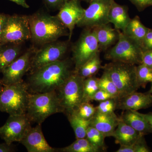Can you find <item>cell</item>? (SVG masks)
<instances>
[{
    "label": "cell",
    "instance_id": "cell-1",
    "mask_svg": "<svg viewBox=\"0 0 152 152\" xmlns=\"http://www.w3.org/2000/svg\"><path fill=\"white\" fill-rule=\"evenodd\" d=\"M72 62L69 59H62L31 73L27 83L29 91L32 93L57 91L73 73Z\"/></svg>",
    "mask_w": 152,
    "mask_h": 152
},
{
    "label": "cell",
    "instance_id": "cell-2",
    "mask_svg": "<svg viewBox=\"0 0 152 152\" xmlns=\"http://www.w3.org/2000/svg\"><path fill=\"white\" fill-rule=\"evenodd\" d=\"M28 17L33 42L42 46L69 35V32L57 16L38 11Z\"/></svg>",
    "mask_w": 152,
    "mask_h": 152
},
{
    "label": "cell",
    "instance_id": "cell-3",
    "mask_svg": "<svg viewBox=\"0 0 152 152\" xmlns=\"http://www.w3.org/2000/svg\"><path fill=\"white\" fill-rule=\"evenodd\" d=\"M63 113L56 91L30 94L26 115L31 122L42 124L50 116Z\"/></svg>",
    "mask_w": 152,
    "mask_h": 152
},
{
    "label": "cell",
    "instance_id": "cell-4",
    "mask_svg": "<svg viewBox=\"0 0 152 152\" xmlns=\"http://www.w3.org/2000/svg\"><path fill=\"white\" fill-rule=\"evenodd\" d=\"M29 91L27 83L4 86L0 92V112L10 115H26Z\"/></svg>",
    "mask_w": 152,
    "mask_h": 152
},
{
    "label": "cell",
    "instance_id": "cell-5",
    "mask_svg": "<svg viewBox=\"0 0 152 152\" xmlns=\"http://www.w3.org/2000/svg\"><path fill=\"white\" fill-rule=\"evenodd\" d=\"M137 65L112 61L103 66L102 69L118 90L120 97L137 91L139 87L136 74Z\"/></svg>",
    "mask_w": 152,
    "mask_h": 152
},
{
    "label": "cell",
    "instance_id": "cell-6",
    "mask_svg": "<svg viewBox=\"0 0 152 152\" xmlns=\"http://www.w3.org/2000/svg\"><path fill=\"white\" fill-rule=\"evenodd\" d=\"M143 52L137 43L119 31L116 43L106 52L105 58L111 61H118L138 65L142 63Z\"/></svg>",
    "mask_w": 152,
    "mask_h": 152
},
{
    "label": "cell",
    "instance_id": "cell-7",
    "mask_svg": "<svg viewBox=\"0 0 152 152\" xmlns=\"http://www.w3.org/2000/svg\"><path fill=\"white\" fill-rule=\"evenodd\" d=\"M84 80L73 72L56 91L63 113L66 115L75 111L83 102Z\"/></svg>",
    "mask_w": 152,
    "mask_h": 152
},
{
    "label": "cell",
    "instance_id": "cell-8",
    "mask_svg": "<svg viewBox=\"0 0 152 152\" xmlns=\"http://www.w3.org/2000/svg\"><path fill=\"white\" fill-rule=\"evenodd\" d=\"M72 61L76 72L82 66L99 53V44L93 28H85L72 47Z\"/></svg>",
    "mask_w": 152,
    "mask_h": 152
},
{
    "label": "cell",
    "instance_id": "cell-9",
    "mask_svg": "<svg viewBox=\"0 0 152 152\" xmlns=\"http://www.w3.org/2000/svg\"><path fill=\"white\" fill-rule=\"evenodd\" d=\"M69 42L58 40L42 45L40 49L33 54L31 59L30 73L44 66L62 60L69 49Z\"/></svg>",
    "mask_w": 152,
    "mask_h": 152
},
{
    "label": "cell",
    "instance_id": "cell-10",
    "mask_svg": "<svg viewBox=\"0 0 152 152\" xmlns=\"http://www.w3.org/2000/svg\"><path fill=\"white\" fill-rule=\"evenodd\" d=\"M31 38L28 17L15 14L10 15L1 37L0 45L22 44Z\"/></svg>",
    "mask_w": 152,
    "mask_h": 152
},
{
    "label": "cell",
    "instance_id": "cell-11",
    "mask_svg": "<svg viewBox=\"0 0 152 152\" xmlns=\"http://www.w3.org/2000/svg\"><path fill=\"white\" fill-rule=\"evenodd\" d=\"M31 123L26 115H10L4 125L0 127V137L8 144L20 142L32 127Z\"/></svg>",
    "mask_w": 152,
    "mask_h": 152
},
{
    "label": "cell",
    "instance_id": "cell-12",
    "mask_svg": "<svg viewBox=\"0 0 152 152\" xmlns=\"http://www.w3.org/2000/svg\"><path fill=\"white\" fill-rule=\"evenodd\" d=\"M113 0H94L85 9L83 18L78 23L77 26L94 28L108 23V14Z\"/></svg>",
    "mask_w": 152,
    "mask_h": 152
},
{
    "label": "cell",
    "instance_id": "cell-13",
    "mask_svg": "<svg viewBox=\"0 0 152 152\" xmlns=\"http://www.w3.org/2000/svg\"><path fill=\"white\" fill-rule=\"evenodd\" d=\"M34 52L33 48L29 49L4 70L1 79L4 86L15 84L23 81V77L29 71L31 59Z\"/></svg>",
    "mask_w": 152,
    "mask_h": 152
},
{
    "label": "cell",
    "instance_id": "cell-14",
    "mask_svg": "<svg viewBox=\"0 0 152 152\" xmlns=\"http://www.w3.org/2000/svg\"><path fill=\"white\" fill-rule=\"evenodd\" d=\"M80 1L81 0H68L59 10L56 15L69 30V41L75 26L83 18L84 15L85 9L82 7Z\"/></svg>",
    "mask_w": 152,
    "mask_h": 152
},
{
    "label": "cell",
    "instance_id": "cell-15",
    "mask_svg": "<svg viewBox=\"0 0 152 152\" xmlns=\"http://www.w3.org/2000/svg\"><path fill=\"white\" fill-rule=\"evenodd\" d=\"M28 152H55L58 149L52 148L45 139L41 124L31 127L24 138L20 142Z\"/></svg>",
    "mask_w": 152,
    "mask_h": 152
},
{
    "label": "cell",
    "instance_id": "cell-16",
    "mask_svg": "<svg viewBox=\"0 0 152 152\" xmlns=\"http://www.w3.org/2000/svg\"><path fill=\"white\" fill-rule=\"evenodd\" d=\"M152 105V94L134 92L117 99L116 109L137 111L150 107Z\"/></svg>",
    "mask_w": 152,
    "mask_h": 152
},
{
    "label": "cell",
    "instance_id": "cell-17",
    "mask_svg": "<svg viewBox=\"0 0 152 152\" xmlns=\"http://www.w3.org/2000/svg\"><path fill=\"white\" fill-rule=\"evenodd\" d=\"M120 120L114 113L104 114L96 112L90 120L89 126L100 131L106 137H112Z\"/></svg>",
    "mask_w": 152,
    "mask_h": 152
},
{
    "label": "cell",
    "instance_id": "cell-18",
    "mask_svg": "<svg viewBox=\"0 0 152 152\" xmlns=\"http://www.w3.org/2000/svg\"><path fill=\"white\" fill-rule=\"evenodd\" d=\"M97 40L100 51H107L116 43L119 37V30L113 28L110 23L93 28Z\"/></svg>",
    "mask_w": 152,
    "mask_h": 152
},
{
    "label": "cell",
    "instance_id": "cell-19",
    "mask_svg": "<svg viewBox=\"0 0 152 152\" xmlns=\"http://www.w3.org/2000/svg\"><path fill=\"white\" fill-rule=\"evenodd\" d=\"M108 19L109 23L113 24L115 28L123 31L131 20L129 14V8L127 6L120 5L113 0Z\"/></svg>",
    "mask_w": 152,
    "mask_h": 152
},
{
    "label": "cell",
    "instance_id": "cell-20",
    "mask_svg": "<svg viewBox=\"0 0 152 152\" xmlns=\"http://www.w3.org/2000/svg\"><path fill=\"white\" fill-rule=\"evenodd\" d=\"M142 135L120 118L112 137L115 139L116 143L120 145H130L134 143Z\"/></svg>",
    "mask_w": 152,
    "mask_h": 152
},
{
    "label": "cell",
    "instance_id": "cell-21",
    "mask_svg": "<svg viewBox=\"0 0 152 152\" xmlns=\"http://www.w3.org/2000/svg\"><path fill=\"white\" fill-rule=\"evenodd\" d=\"M120 118L124 122L144 135L152 134L151 127L142 117L137 113V111L124 110Z\"/></svg>",
    "mask_w": 152,
    "mask_h": 152
},
{
    "label": "cell",
    "instance_id": "cell-22",
    "mask_svg": "<svg viewBox=\"0 0 152 152\" xmlns=\"http://www.w3.org/2000/svg\"><path fill=\"white\" fill-rule=\"evenodd\" d=\"M21 44L8 43L0 45V73L21 56Z\"/></svg>",
    "mask_w": 152,
    "mask_h": 152
},
{
    "label": "cell",
    "instance_id": "cell-23",
    "mask_svg": "<svg viewBox=\"0 0 152 152\" xmlns=\"http://www.w3.org/2000/svg\"><path fill=\"white\" fill-rule=\"evenodd\" d=\"M149 28L147 27L141 21L138 16L131 19L126 27L122 32L128 37L134 41L141 47L142 43Z\"/></svg>",
    "mask_w": 152,
    "mask_h": 152
},
{
    "label": "cell",
    "instance_id": "cell-24",
    "mask_svg": "<svg viewBox=\"0 0 152 152\" xmlns=\"http://www.w3.org/2000/svg\"><path fill=\"white\" fill-rule=\"evenodd\" d=\"M67 116L75 133L76 139L86 138L87 129L89 127L90 120L81 118L75 112Z\"/></svg>",
    "mask_w": 152,
    "mask_h": 152
},
{
    "label": "cell",
    "instance_id": "cell-25",
    "mask_svg": "<svg viewBox=\"0 0 152 152\" xmlns=\"http://www.w3.org/2000/svg\"><path fill=\"white\" fill-rule=\"evenodd\" d=\"M102 150L91 143L86 138L76 139L75 141L68 146L58 149L61 152H100Z\"/></svg>",
    "mask_w": 152,
    "mask_h": 152
},
{
    "label": "cell",
    "instance_id": "cell-26",
    "mask_svg": "<svg viewBox=\"0 0 152 152\" xmlns=\"http://www.w3.org/2000/svg\"><path fill=\"white\" fill-rule=\"evenodd\" d=\"M102 68L99 53L85 63L75 73L85 79L95 76L101 69H102Z\"/></svg>",
    "mask_w": 152,
    "mask_h": 152
},
{
    "label": "cell",
    "instance_id": "cell-27",
    "mask_svg": "<svg viewBox=\"0 0 152 152\" xmlns=\"http://www.w3.org/2000/svg\"><path fill=\"white\" fill-rule=\"evenodd\" d=\"M99 89V78L95 76L85 78L83 81L84 102H91L93 97Z\"/></svg>",
    "mask_w": 152,
    "mask_h": 152
},
{
    "label": "cell",
    "instance_id": "cell-28",
    "mask_svg": "<svg viewBox=\"0 0 152 152\" xmlns=\"http://www.w3.org/2000/svg\"><path fill=\"white\" fill-rule=\"evenodd\" d=\"M105 137L102 133L94 128L89 126L87 129L86 138L94 146L102 151L106 149L104 143Z\"/></svg>",
    "mask_w": 152,
    "mask_h": 152
},
{
    "label": "cell",
    "instance_id": "cell-29",
    "mask_svg": "<svg viewBox=\"0 0 152 152\" xmlns=\"http://www.w3.org/2000/svg\"><path fill=\"white\" fill-rule=\"evenodd\" d=\"M137 80L140 88H145L152 81V69L141 64L136 66Z\"/></svg>",
    "mask_w": 152,
    "mask_h": 152
},
{
    "label": "cell",
    "instance_id": "cell-30",
    "mask_svg": "<svg viewBox=\"0 0 152 152\" xmlns=\"http://www.w3.org/2000/svg\"><path fill=\"white\" fill-rule=\"evenodd\" d=\"M99 89L104 90L109 93L114 97H120L118 90L105 71H104L101 77L99 78Z\"/></svg>",
    "mask_w": 152,
    "mask_h": 152
},
{
    "label": "cell",
    "instance_id": "cell-31",
    "mask_svg": "<svg viewBox=\"0 0 152 152\" xmlns=\"http://www.w3.org/2000/svg\"><path fill=\"white\" fill-rule=\"evenodd\" d=\"M143 135H142L134 144L130 145H120L116 152H150Z\"/></svg>",
    "mask_w": 152,
    "mask_h": 152
},
{
    "label": "cell",
    "instance_id": "cell-32",
    "mask_svg": "<svg viewBox=\"0 0 152 152\" xmlns=\"http://www.w3.org/2000/svg\"><path fill=\"white\" fill-rule=\"evenodd\" d=\"M74 112L81 118L85 120H90L96 113V108L90 102H84Z\"/></svg>",
    "mask_w": 152,
    "mask_h": 152
},
{
    "label": "cell",
    "instance_id": "cell-33",
    "mask_svg": "<svg viewBox=\"0 0 152 152\" xmlns=\"http://www.w3.org/2000/svg\"><path fill=\"white\" fill-rule=\"evenodd\" d=\"M117 99L111 98L100 102L99 105L96 107V112L104 114L114 113L116 110Z\"/></svg>",
    "mask_w": 152,
    "mask_h": 152
},
{
    "label": "cell",
    "instance_id": "cell-34",
    "mask_svg": "<svg viewBox=\"0 0 152 152\" xmlns=\"http://www.w3.org/2000/svg\"><path fill=\"white\" fill-rule=\"evenodd\" d=\"M68 0H42L47 8L53 10H59Z\"/></svg>",
    "mask_w": 152,
    "mask_h": 152
},
{
    "label": "cell",
    "instance_id": "cell-35",
    "mask_svg": "<svg viewBox=\"0 0 152 152\" xmlns=\"http://www.w3.org/2000/svg\"><path fill=\"white\" fill-rule=\"evenodd\" d=\"M139 12H142L149 7H152V0H129Z\"/></svg>",
    "mask_w": 152,
    "mask_h": 152
},
{
    "label": "cell",
    "instance_id": "cell-36",
    "mask_svg": "<svg viewBox=\"0 0 152 152\" xmlns=\"http://www.w3.org/2000/svg\"><path fill=\"white\" fill-rule=\"evenodd\" d=\"M142 52L152 50V28L149 29L141 45Z\"/></svg>",
    "mask_w": 152,
    "mask_h": 152
},
{
    "label": "cell",
    "instance_id": "cell-37",
    "mask_svg": "<svg viewBox=\"0 0 152 152\" xmlns=\"http://www.w3.org/2000/svg\"><path fill=\"white\" fill-rule=\"evenodd\" d=\"M113 98L115 97L109 93L104 90L99 89L93 97L92 101L101 102Z\"/></svg>",
    "mask_w": 152,
    "mask_h": 152
},
{
    "label": "cell",
    "instance_id": "cell-38",
    "mask_svg": "<svg viewBox=\"0 0 152 152\" xmlns=\"http://www.w3.org/2000/svg\"><path fill=\"white\" fill-rule=\"evenodd\" d=\"M142 64L152 69V50L143 52Z\"/></svg>",
    "mask_w": 152,
    "mask_h": 152
},
{
    "label": "cell",
    "instance_id": "cell-39",
    "mask_svg": "<svg viewBox=\"0 0 152 152\" xmlns=\"http://www.w3.org/2000/svg\"><path fill=\"white\" fill-rule=\"evenodd\" d=\"M9 16V15L0 13V41L3 31L7 23Z\"/></svg>",
    "mask_w": 152,
    "mask_h": 152
},
{
    "label": "cell",
    "instance_id": "cell-40",
    "mask_svg": "<svg viewBox=\"0 0 152 152\" xmlns=\"http://www.w3.org/2000/svg\"><path fill=\"white\" fill-rule=\"evenodd\" d=\"M15 151V147L12 144H8L6 142L0 144V152H12Z\"/></svg>",
    "mask_w": 152,
    "mask_h": 152
},
{
    "label": "cell",
    "instance_id": "cell-41",
    "mask_svg": "<svg viewBox=\"0 0 152 152\" xmlns=\"http://www.w3.org/2000/svg\"><path fill=\"white\" fill-rule=\"evenodd\" d=\"M137 112L139 115L142 117L147 121V122L149 124L152 128V112L148 113L143 114Z\"/></svg>",
    "mask_w": 152,
    "mask_h": 152
},
{
    "label": "cell",
    "instance_id": "cell-42",
    "mask_svg": "<svg viewBox=\"0 0 152 152\" xmlns=\"http://www.w3.org/2000/svg\"><path fill=\"white\" fill-rule=\"evenodd\" d=\"M11 1L16 3L18 5L22 6L25 8L28 9L29 8V6L26 0H9Z\"/></svg>",
    "mask_w": 152,
    "mask_h": 152
},
{
    "label": "cell",
    "instance_id": "cell-43",
    "mask_svg": "<svg viewBox=\"0 0 152 152\" xmlns=\"http://www.w3.org/2000/svg\"><path fill=\"white\" fill-rule=\"evenodd\" d=\"M4 86V85H3L2 82L1 80H0V92L1 91L3 87Z\"/></svg>",
    "mask_w": 152,
    "mask_h": 152
},
{
    "label": "cell",
    "instance_id": "cell-44",
    "mask_svg": "<svg viewBox=\"0 0 152 152\" xmlns=\"http://www.w3.org/2000/svg\"><path fill=\"white\" fill-rule=\"evenodd\" d=\"M81 1H84L86 2L87 3H90L92 1H94V0H81Z\"/></svg>",
    "mask_w": 152,
    "mask_h": 152
},
{
    "label": "cell",
    "instance_id": "cell-45",
    "mask_svg": "<svg viewBox=\"0 0 152 152\" xmlns=\"http://www.w3.org/2000/svg\"><path fill=\"white\" fill-rule=\"evenodd\" d=\"M148 92L152 94V81L151 82V89H150L149 91Z\"/></svg>",
    "mask_w": 152,
    "mask_h": 152
}]
</instances>
